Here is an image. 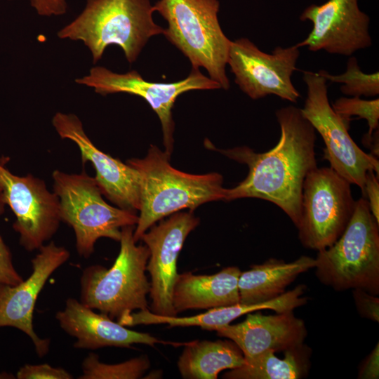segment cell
Masks as SVG:
<instances>
[{
	"instance_id": "cell-14",
	"label": "cell",
	"mask_w": 379,
	"mask_h": 379,
	"mask_svg": "<svg viewBox=\"0 0 379 379\" xmlns=\"http://www.w3.org/2000/svg\"><path fill=\"white\" fill-rule=\"evenodd\" d=\"M300 20L310 21L312 29L295 44L298 48L350 56L372 46L370 18L360 9L358 0H328L321 5L312 4L302 11Z\"/></svg>"
},
{
	"instance_id": "cell-30",
	"label": "cell",
	"mask_w": 379,
	"mask_h": 379,
	"mask_svg": "<svg viewBox=\"0 0 379 379\" xmlns=\"http://www.w3.org/2000/svg\"><path fill=\"white\" fill-rule=\"evenodd\" d=\"M29 1L32 7L41 16L62 15L65 14L67 10V0H29Z\"/></svg>"
},
{
	"instance_id": "cell-4",
	"label": "cell",
	"mask_w": 379,
	"mask_h": 379,
	"mask_svg": "<svg viewBox=\"0 0 379 379\" xmlns=\"http://www.w3.org/2000/svg\"><path fill=\"white\" fill-rule=\"evenodd\" d=\"M166 21V39L190 60L192 67H203L221 88L230 87L226 74L232 41L218 20V0H158L153 4Z\"/></svg>"
},
{
	"instance_id": "cell-17",
	"label": "cell",
	"mask_w": 379,
	"mask_h": 379,
	"mask_svg": "<svg viewBox=\"0 0 379 379\" xmlns=\"http://www.w3.org/2000/svg\"><path fill=\"white\" fill-rule=\"evenodd\" d=\"M61 328L77 340V349L96 350L105 347L131 348L134 344L154 347L155 344L182 345L166 342L146 333L126 328L107 315L96 313L78 300L69 298L65 308L55 314Z\"/></svg>"
},
{
	"instance_id": "cell-10",
	"label": "cell",
	"mask_w": 379,
	"mask_h": 379,
	"mask_svg": "<svg viewBox=\"0 0 379 379\" xmlns=\"http://www.w3.org/2000/svg\"><path fill=\"white\" fill-rule=\"evenodd\" d=\"M75 81L93 88L95 93L102 95L124 93L146 100L160 120L165 152L170 156L173 149L175 129L172 110L177 98L190 91L221 88L218 82L203 74L199 68L193 67L184 79L162 83L146 81L135 70L119 74L96 66L91 69L88 75Z\"/></svg>"
},
{
	"instance_id": "cell-18",
	"label": "cell",
	"mask_w": 379,
	"mask_h": 379,
	"mask_svg": "<svg viewBox=\"0 0 379 379\" xmlns=\"http://www.w3.org/2000/svg\"><path fill=\"white\" fill-rule=\"evenodd\" d=\"M249 312L244 321L216 328L220 337L233 341L244 358H251L272 350L284 352L304 343L307 329L302 319L293 310L265 315L260 312Z\"/></svg>"
},
{
	"instance_id": "cell-15",
	"label": "cell",
	"mask_w": 379,
	"mask_h": 379,
	"mask_svg": "<svg viewBox=\"0 0 379 379\" xmlns=\"http://www.w3.org/2000/svg\"><path fill=\"white\" fill-rule=\"evenodd\" d=\"M52 124L61 138L77 145L83 164L89 161L93 164L95 179L102 195L119 208L135 213L139 211L140 178L137 170L97 148L75 114L57 112Z\"/></svg>"
},
{
	"instance_id": "cell-26",
	"label": "cell",
	"mask_w": 379,
	"mask_h": 379,
	"mask_svg": "<svg viewBox=\"0 0 379 379\" xmlns=\"http://www.w3.org/2000/svg\"><path fill=\"white\" fill-rule=\"evenodd\" d=\"M18 379H72L73 376L65 369L48 364H25L16 373Z\"/></svg>"
},
{
	"instance_id": "cell-6",
	"label": "cell",
	"mask_w": 379,
	"mask_h": 379,
	"mask_svg": "<svg viewBox=\"0 0 379 379\" xmlns=\"http://www.w3.org/2000/svg\"><path fill=\"white\" fill-rule=\"evenodd\" d=\"M314 268L319 281L335 291L360 288L378 295L379 222L365 198L355 201L339 238L318 251Z\"/></svg>"
},
{
	"instance_id": "cell-21",
	"label": "cell",
	"mask_w": 379,
	"mask_h": 379,
	"mask_svg": "<svg viewBox=\"0 0 379 379\" xmlns=\"http://www.w3.org/2000/svg\"><path fill=\"white\" fill-rule=\"evenodd\" d=\"M178 361L186 379H216L220 372L242 366L244 356L232 340H194L184 343Z\"/></svg>"
},
{
	"instance_id": "cell-23",
	"label": "cell",
	"mask_w": 379,
	"mask_h": 379,
	"mask_svg": "<svg viewBox=\"0 0 379 379\" xmlns=\"http://www.w3.org/2000/svg\"><path fill=\"white\" fill-rule=\"evenodd\" d=\"M150 366L146 355L128 361L109 364L99 360V356L90 353L82 361L80 379H137L140 378Z\"/></svg>"
},
{
	"instance_id": "cell-16",
	"label": "cell",
	"mask_w": 379,
	"mask_h": 379,
	"mask_svg": "<svg viewBox=\"0 0 379 379\" xmlns=\"http://www.w3.org/2000/svg\"><path fill=\"white\" fill-rule=\"evenodd\" d=\"M32 260V272L17 285L0 284V328L13 327L32 341L36 354L49 351L50 340L41 338L33 328V313L38 295L50 276L69 258L70 253L54 241L43 245Z\"/></svg>"
},
{
	"instance_id": "cell-12",
	"label": "cell",
	"mask_w": 379,
	"mask_h": 379,
	"mask_svg": "<svg viewBox=\"0 0 379 379\" xmlns=\"http://www.w3.org/2000/svg\"><path fill=\"white\" fill-rule=\"evenodd\" d=\"M7 160L0 158V186L4 202L15 216L13 227L20 236V244L27 251L39 250L59 227V199L47 189L43 180L31 174H13L5 166Z\"/></svg>"
},
{
	"instance_id": "cell-27",
	"label": "cell",
	"mask_w": 379,
	"mask_h": 379,
	"mask_svg": "<svg viewBox=\"0 0 379 379\" xmlns=\"http://www.w3.org/2000/svg\"><path fill=\"white\" fill-rule=\"evenodd\" d=\"M5 205L0 192V215L4 211ZM22 281L23 278L13 265L10 249L0 234V284L17 285Z\"/></svg>"
},
{
	"instance_id": "cell-32",
	"label": "cell",
	"mask_w": 379,
	"mask_h": 379,
	"mask_svg": "<svg viewBox=\"0 0 379 379\" xmlns=\"http://www.w3.org/2000/svg\"><path fill=\"white\" fill-rule=\"evenodd\" d=\"M1 186H0V192H1Z\"/></svg>"
},
{
	"instance_id": "cell-24",
	"label": "cell",
	"mask_w": 379,
	"mask_h": 379,
	"mask_svg": "<svg viewBox=\"0 0 379 379\" xmlns=\"http://www.w3.org/2000/svg\"><path fill=\"white\" fill-rule=\"evenodd\" d=\"M317 72L326 81L341 84L340 90L344 95L352 97H375L379 95L378 72L364 73L354 56L347 60L345 71L343 74L334 75L325 70Z\"/></svg>"
},
{
	"instance_id": "cell-20",
	"label": "cell",
	"mask_w": 379,
	"mask_h": 379,
	"mask_svg": "<svg viewBox=\"0 0 379 379\" xmlns=\"http://www.w3.org/2000/svg\"><path fill=\"white\" fill-rule=\"evenodd\" d=\"M315 258L302 255L293 262L270 258L241 272L238 280L239 303L256 304L275 298L299 274L314 268Z\"/></svg>"
},
{
	"instance_id": "cell-22",
	"label": "cell",
	"mask_w": 379,
	"mask_h": 379,
	"mask_svg": "<svg viewBox=\"0 0 379 379\" xmlns=\"http://www.w3.org/2000/svg\"><path fill=\"white\" fill-rule=\"evenodd\" d=\"M284 357H277L268 350L251 358H244V364L225 373L227 379H299L307 376L310 368L311 349L302 343L284 351Z\"/></svg>"
},
{
	"instance_id": "cell-28",
	"label": "cell",
	"mask_w": 379,
	"mask_h": 379,
	"mask_svg": "<svg viewBox=\"0 0 379 379\" xmlns=\"http://www.w3.org/2000/svg\"><path fill=\"white\" fill-rule=\"evenodd\" d=\"M352 290L353 298L359 315L378 323L379 298L363 289Z\"/></svg>"
},
{
	"instance_id": "cell-8",
	"label": "cell",
	"mask_w": 379,
	"mask_h": 379,
	"mask_svg": "<svg viewBox=\"0 0 379 379\" xmlns=\"http://www.w3.org/2000/svg\"><path fill=\"white\" fill-rule=\"evenodd\" d=\"M307 97L301 112L321 136L324 158L330 167L351 185L364 190L366 173L379 174V161L364 152L352 140L348 130L351 120L338 114L328 100L327 81L318 72L304 71Z\"/></svg>"
},
{
	"instance_id": "cell-31",
	"label": "cell",
	"mask_w": 379,
	"mask_h": 379,
	"mask_svg": "<svg viewBox=\"0 0 379 379\" xmlns=\"http://www.w3.org/2000/svg\"><path fill=\"white\" fill-rule=\"evenodd\" d=\"M358 378L361 379H378L379 378V344L377 343L373 350L361 364Z\"/></svg>"
},
{
	"instance_id": "cell-11",
	"label": "cell",
	"mask_w": 379,
	"mask_h": 379,
	"mask_svg": "<svg viewBox=\"0 0 379 379\" xmlns=\"http://www.w3.org/2000/svg\"><path fill=\"white\" fill-rule=\"evenodd\" d=\"M300 48L277 46L272 53L262 51L248 39L232 41L227 65L234 82L253 100L270 95L295 103L300 94L292 82Z\"/></svg>"
},
{
	"instance_id": "cell-3",
	"label": "cell",
	"mask_w": 379,
	"mask_h": 379,
	"mask_svg": "<svg viewBox=\"0 0 379 379\" xmlns=\"http://www.w3.org/2000/svg\"><path fill=\"white\" fill-rule=\"evenodd\" d=\"M150 0H87L81 13L58 32L60 39L81 41L95 64L109 45H117L134 62L149 39L164 34L153 19Z\"/></svg>"
},
{
	"instance_id": "cell-13",
	"label": "cell",
	"mask_w": 379,
	"mask_h": 379,
	"mask_svg": "<svg viewBox=\"0 0 379 379\" xmlns=\"http://www.w3.org/2000/svg\"><path fill=\"white\" fill-rule=\"evenodd\" d=\"M169 216L150 227L140 238L149 251L146 267L151 277L149 310L167 317L178 314L173 305V291L178 276L177 260L187 237L199 223L192 211Z\"/></svg>"
},
{
	"instance_id": "cell-5",
	"label": "cell",
	"mask_w": 379,
	"mask_h": 379,
	"mask_svg": "<svg viewBox=\"0 0 379 379\" xmlns=\"http://www.w3.org/2000/svg\"><path fill=\"white\" fill-rule=\"evenodd\" d=\"M135 226L121 229L120 251L113 265L86 267L80 279V302L112 319L119 320L133 312L148 309L150 282L145 274L149 251L136 245Z\"/></svg>"
},
{
	"instance_id": "cell-9",
	"label": "cell",
	"mask_w": 379,
	"mask_h": 379,
	"mask_svg": "<svg viewBox=\"0 0 379 379\" xmlns=\"http://www.w3.org/2000/svg\"><path fill=\"white\" fill-rule=\"evenodd\" d=\"M351 184L331 167H316L305 177L298 238L307 248L323 250L342 234L353 214Z\"/></svg>"
},
{
	"instance_id": "cell-29",
	"label": "cell",
	"mask_w": 379,
	"mask_h": 379,
	"mask_svg": "<svg viewBox=\"0 0 379 379\" xmlns=\"http://www.w3.org/2000/svg\"><path fill=\"white\" fill-rule=\"evenodd\" d=\"M362 194L368 201L371 213L379 222V181L378 175L375 171L366 173Z\"/></svg>"
},
{
	"instance_id": "cell-2",
	"label": "cell",
	"mask_w": 379,
	"mask_h": 379,
	"mask_svg": "<svg viewBox=\"0 0 379 379\" xmlns=\"http://www.w3.org/2000/svg\"><path fill=\"white\" fill-rule=\"evenodd\" d=\"M170 155L151 145L143 159H131L127 164L140 178V207L133 239L142 235L157 221L183 209L193 211L200 205L224 200L223 178L218 173H187L174 168Z\"/></svg>"
},
{
	"instance_id": "cell-19",
	"label": "cell",
	"mask_w": 379,
	"mask_h": 379,
	"mask_svg": "<svg viewBox=\"0 0 379 379\" xmlns=\"http://www.w3.org/2000/svg\"><path fill=\"white\" fill-rule=\"evenodd\" d=\"M241 270L227 267L210 275L191 272L178 274L173 291L177 314L187 310L211 309L239 303L238 280Z\"/></svg>"
},
{
	"instance_id": "cell-1",
	"label": "cell",
	"mask_w": 379,
	"mask_h": 379,
	"mask_svg": "<svg viewBox=\"0 0 379 379\" xmlns=\"http://www.w3.org/2000/svg\"><path fill=\"white\" fill-rule=\"evenodd\" d=\"M281 135L277 144L263 153L246 147L219 150L225 156L248 167L246 178L225 190L224 201L257 198L280 208L297 227L300 219L303 182L317 165L316 131L293 105L275 112Z\"/></svg>"
},
{
	"instance_id": "cell-7",
	"label": "cell",
	"mask_w": 379,
	"mask_h": 379,
	"mask_svg": "<svg viewBox=\"0 0 379 379\" xmlns=\"http://www.w3.org/2000/svg\"><path fill=\"white\" fill-rule=\"evenodd\" d=\"M52 178L53 192L60 201L61 221L73 229L81 257L91 255L98 239L119 241L124 227L136 225V213L107 204L95 178L84 171L69 174L55 170Z\"/></svg>"
},
{
	"instance_id": "cell-25",
	"label": "cell",
	"mask_w": 379,
	"mask_h": 379,
	"mask_svg": "<svg viewBox=\"0 0 379 379\" xmlns=\"http://www.w3.org/2000/svg\"><path fill=\"white\" fill-rule=\"evenodd\" d=\"M333 110L342 117L351 120L357 116L367 121L368 131L363 138L364 143L371 145L373 131L379 127V99L363 100L360 97H340L332 104Z\"/></svg>"
}]
</instances>
